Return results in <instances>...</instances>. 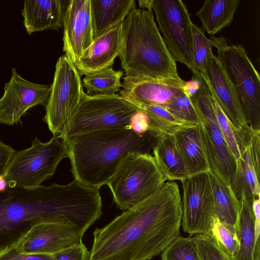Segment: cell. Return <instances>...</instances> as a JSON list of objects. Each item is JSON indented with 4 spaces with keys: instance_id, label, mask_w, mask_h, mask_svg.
<instances>
[{
    "instance_id": "obj_14",
    "label": "cell",
    "mask_w": 260,
    "mask_h": 260,
    "mask_svg": "<svg viewBox=\"0 0 260 260\" xmlns=\"http://www.w3.org/2000/svg\"><path fill=\"white\" fill-rule=\"evenodd\" d=\"M82 239L73 224L44 222L34 225L12 246L23 253L52 254L81 242Z\"/></svg>"
},
{
    "instance_id": "obj_38",
    "label": "cell",
    "mask_w": 260,
    "mask_h": 260,
    "mask_svg": "<svg viewBox=\"0 0 260 260\" xmlns=\"http://www.w3.org/2000/svg\"><path fill=\"white\" fill-rule=\"evenodd\" d=\"M129 128L138 135L147 132L149 131V122L146 114L139 110L131 118Z\"/></svg>"
},
{
    "instance_id": "obj_29",
    "label": "cell",
    "mask_w": 260,
    "mask_h": 260,
    "mask_svg": "<svg viewBox=\"0 0 260 260\" xmlns=\"http://www.w3.org/2000/svg\"><path fill=\"white\" fill-rule=\"evenodd\" d=\"M210 96L220 129L230 151L237 160L241 157L249 144L251 129L246 131L236 128L225 115L211 94Z\"/></svg>"
},
{
    "instance_id": "obj_3",
    "label": "cell",
    "mask_w": 260,
    "mask_h": 260,
    "mask_svg": "<svg viewBox=\"0 0 260 260\" xmlns=\"http://www.w3.org/2000/svg\"><path fill=\"white\" fill-rule=\"evenodd\" d=\"M156 138L149 131L138 135L131 129L119 128L85 133L64 142L75 180L100 188L107 185L126 155L149 154Z\"/></svg>"
},
{
    "instance_id": "obj_20",
    "label": "cell",
    "mask_w": 260,
    "mask_h": 260,
    "mask_svg": "<svg viewBox=\"0 0 260 260\" xmlns=\"http://www.w3.org/2000/svg\"><path fill=\"white\" fill-rule=\"evenodd\" d=\"M94 38L115 27L133 9L135 0H90Z\"/></svg>"
},
{
    "instance_id": "obj_21",
    "label": "cell",
    "mask_w": 260,
    "mask_h": 260,
    "mask_svg": "<svg viewBox=\"0 0 260 260\" xmlns=\"http://www.w3.org/2000/svg\"><path fill=\"white\" fill-rule=\"evenodd\" d=\"M152 149L156 164L167 180L181 181L187 178V172L178 149L175 136L157 137Z\"/></svg>"
},
{
    "instance_id": "obj_11",
    "label": "cell",
    "mask_w": 260,
    "mask_h": 260,
    "mask_svg": "<svg viewBox=\"0 0 260 260\" xmlns=\"http://www.w3.org/2000/svg\"><path fill=\"white\" fill-rule=\"evenodd\" d=\"M152 9L158 29L174 60L186 66L196 75L193 59L190 15L181 0H152Z\"/></svg>"
},
{
    "instance_id": "obj_17",
    "label": "cell",
    "mask_w": 260,
    "mask_h": 260,
    "mask_svg": "<svg viewBox=\"0 0 260 260\" xmlns=\"http://www.w3.org/2000/svg\"><path fill=\"white\" fill-rule=\"evenodd\" d=\"M184 80L123 78L119 95L126 101L163 107L183 93Z\"/></svg>"
},
{
    "instance_id": "obj_33",
    "label": "cell",
    "mask_w": 260,
    "mask_h": 260,
    "mask_svg": "<svg viewBox=\"0 0 260 260\" xmlns=\"http://www.w3.org/2000/svg\"><path fill=\"white\" fill-rule=\"evenodd\" d=\"M192 237L200 260H232L218 248L208 232Z\"/></svg>"
},
{
    "instance_id": "obj_24",
    "label": "cell",
    "mask_w": 260,
    "mask_h": 260,
    "mask_svg": "<svg viewBox=\"0 0 260 260\" xmlns=\"http://www.w3.org/2000/svg\"><path fill=\"white\" fill-rule=\"evenodd\" d=\"M230 188L240 202L243 197L252 206L254 200L260 197L259 180L255 174L250 154L249 144L241 158L236 160V168L230 182Z\"/></svg>"
},
{
    "instance_id": "obj_41",
    "label": "cell",
    "mask_w": 260,
    "mask_h": 260,
    "mask_svg": "<svg viewBox=\"0 0 260 260\" xmlns=\"http://www.w3.org/2000/svg\"><path fill=\"white\" fill-rule=\"evenodd\" d=\"M139 5L140 9L152 11V0H139Z\"/></svg>"
},
{
    "instance_id": "obj_36",
    "label": "cell",
    "mask_w": 260,
    "mask_h": 260,
    "mask_svg": "<svg viewBox=\"0 0 260 260\" xmlns=\"http://www.w3.org/2000/svg\"><path fill=\"white\" fill-rule=\"evenodd\" d=\"M0 260H54V258L51 254L21 253L11 246L0 250Z\"/></svg>"
},
{
    "instance_id": "obj_23",
    "label": "cell",
    "mask_w": 260,
    "mask_h": 260,
    "mask_svg": "<svg viewBox=\"0 0 260 260\" xmlns=\"http://www.w3.org/2000/svg\"><path fill=\"white\" fill-rule=\"evenodd\" d=\"M236 224L238 248L233 260H260V247L255 241L254 216L252 206L242 197Z\"/></svg>"
},
{
    "instance_id": "obj_30",
    "label": "cell",
    "mask_w": 260,
    "mask_h": 260,
    "mask_svg": "<svg viewBox=\"0 0 260 260\" xmlns=\"http://www.w3.org/2000/svg\"><path fill=\"white\" fill-rule=\"evenodd\" d=\"M207 232L218 248L226 256L233 260L238 245L235 226L221 221L214 215L212 217Z\"/></svg>"
},
{
    "instance_id": "obj_2",
    "label": "cell",
    "mask_w": 260,
    "mask_h": 260,
    "mask_svg": "<svg viewBox=\"0 0 260 260\" xmlns=\"http://www.w3.org/2000/svg\"><path fill=\"white\" fill-rule=\"evenodd\" d=\"M102 208L100 188L75 179L30 189L7 186L0 192V250L44 222L73 224L83 237L101 216Z\"/></svg>"
},
{
    "instance_id": "obj_13",
    "label": "cell",
    "mask_w": 260,
    "mask_h": 260,
    "mask_svg": "<svg viewBox=\"0 0 260 260\" xmlns=\"http://www.w3.org/2000/svg\"><path fill=\"white\" fill-rule=\"evenodd\" d=\"M51 89V84L26 80L13 68L11 79L5 83L4 94L0 98V124L14 125L19 122L31 108L37 105L46 107Z\"/></svg>"
},
{
    "instance_id": "obj_31",
    "label": "cell",
    "mask_w": 260,
    "mask_h": 260,
    "mask_svg": "<svg viewBox=\"0 0 260 260\" xmlns=\"http://www.w3.org/2000/svg\"><path fill=\"white\" fill-rule=\"evenodd\" d=\"M192 47L193 62L196 70L201 75H204L207 60L212 54V41L207 38L203 29L191 23Z\"/></svg>"
},
{
    "instance_id": "obj_39",
    "label": "cell",
    "mask_w": 260,
    "mask_h": 260,
    "mask_svg": "<svg viewBox=\"0 0 260 260\" xmlns=\"http://www.w3.org/2000/svg\"><path fill=\"white\" fill-rule=\"evenodd\" d=\"M15 151L13 148L0 140V175H3L6 171Z\"/></svg>"
},
{
    "instance_id": "obj_12",
    "label": "cell",
    "mask_w": 260,
    "mask_h": 260,
    "mask_svg": "<svg viewBox=\"0 0 260 260\" xmlns=\"http://www.w3.org/2000/svg\"><path fill=\"white\" fill-rule=\"evenodd\" d=\"M181 182L183 189L181 225L183 231L190 236L206 233L214 213L209 173H200Z\"/></svg>"
},
{
    "instance_id": "obj_7",
    "label": "cell",
    "mask_w": 260,
    "mask_h": 260,
    "mask_svg": "<svg viewBox=\"0 0 260 260\" xmlns=\"http://www.w3.org/2000/svg\"><path fill=\"white\" fill-rule=\"evenodd\" d=\"M217 50V58L233 83L247 123L253 131H260V77L241 44L229 45L221 37H210Z\"/></svg>"
},
{
    "instance_id": "obj_9",
    "label": "cell",
    "mask_w": 260,
    "mask_h": 260,
    "mask_svg": "<svg viewBox=\"0 0 260 260\" xmlns=\"http://www.w3.org/2000/svg\"><path fill=\"white\" fill-rule=\"evenodd\" d=\"M190 99L197 114L200 137L209 168V172L230 186L236 170V160L220 129L210 93L202 78L198 92Z\"/></svg>"
},
{
    "instance_id": "obj_34",
    "label": "cell",
    "mask_w": 260,
    "mask_h": 260,
    "mask_svg": "<svg viewBox=\"0 0 260 260\" xmlns=\"http://www.w3.org/2000/svg\"><path fill=\"white\" fill-rule=\"evenodd\" d=\"M163 107L181 120L199 124L197 114L191 100L184 93Z\"/></svg>"
},
{
    "instance_id": "obj_28",
    "label": "cell",
    "mask_w": 260,
    "mask_h": 260,
    "mask_svg": "<svg viewBox=\"0 0 260 260\" xmlns=\"http://www.w3.org/2000/svg\"><path fill=\"white\" fill-rule=\"evenodd\" d=\"M123 74V71H115L112 66L89 73L83 79V87L86 88V94L91 96L113 94L120 91Z\"/></svg>"
},
{
    "instance_id": "obj_35",
    "label": "cell",
    "mask_w": 260,
    "mask_h": 260,
    "mask_svg": "<svg viewBox=\"0 0 260 260\" xmlns=\"http://www.w3.org/2000/svg\"><path fill=\"white\" fill-rule=\"evenodd\" d=\"M54 260H89L90 252L80 242L52 254Z\"/></svg>"
},
{
    "instance_id": "obj_6",
    "label": "cell",
    "mask_w": 260,
    "mask_h": 260,
    "mask_svg": "<svg viewBox=\"0 0 260 260\" xmlns=\"http://www.w3.org/2000/svg\"><path fill=\"white\" fill-rule=\"evenodd\" d=\"M66 157V143L57 136L46 143L36 137L28 148L15 151L3 175L9 187L34 188L50 179Z\"/></svg>"
},
{
    "instance_id": "obj_18",
    "label": "cell",
    "mask_w": 260,
    "mask_h": 260,
    "mask_svg": "<svg viewBox=\"0 0 260 260\" xmlns=\"http://www.w3.org/2000/svg\"><path fill=\"white\" fill-rule=\"evenodd\" d=\"M122 24L94 38L75 64L80 76L112 66L121 50Z\"/></svg>"
},
{
    "instance_id": "obj_22",
    "label": "cell",
    "mask_w": 260,
    "mask_h": 260,
    "mask_svg": "<svg viewBox=\"0 0 260 260\" xmlns=\"http://www.w3.org/2000/svg\"><path fill=\"white\" fill-rule=\"evenodd\" d=\"M175 136L187 177L209 172V168L203 149L199 125L180 132Z\"/></svg>"
},
{
    "instance_id": "obj_4",
    "label": "cell",
    "mask_w": 260,
    "mask_h": 260,
    "mask_svg": "<svg viewBox=\"0 0 260 260\" xmlns=\"http://www.w3.org/2000/svg\"><path fill=\"white\" fill-rule=\"evenodd\" d=\"M122 35L119 57L125 77L181 79L152 11L136 8L131 10L122 22Z\"/></svg>"
},
{
    "instance_id": "obj_32",
    "label": "cell",
    "mask_w": 260,
    "mask_h": 260,
    "mask_svg": "<svg viewBox=\"0 0 260 260\" xmlns=\"http://www.w3.org/2000/svg\"><path fill=\"white\" fill-rule=\"evenodd\" d=\"M161 260H200L192 236H178L161 252Z\"/></svg>"
},
{
    "instance_id": "obj_42",
    "label": "cell",
    "mask_w": 260,
    "mask_h": 260,
    "mask_svg": "<svg viewBox=\"0 0 260 260\" xmlns=\"http://www.w3.org/2000/svg\"><path fill=\"white\" fill-rule=\"evenodd\" d=\"M7 187V183L3 175H0V192L4 191Z\"/></svg>"
},
{
    "instance_id": "obj_25",
    "label": "cell",
    "mask_w": 260,
    "mask_h": 260,
    "mask_svg": "<svg viewBox=\"0 0 260 260\" xmlns=\"http://www.w3.org/2000/svg\"><path fill=\"white\" fill-rule=\"evenodd\" d=\"M240 3L239 0H206L195 15L202 28L213 36L232 23Z\"/></svg>"
},
{
    "instance_id": "obj_26",
    "label": "cell",
    "mask_w": 260,
    "mask_h": 260,
    "mask_svg": "<svg viewBox=\"0 0 260 260\" xmlns=\"http://www.w3.org/2000/svg\"><path fill=\"white\" fill-rule=\"evenodd\" d=\"M148 117L149 131L156 137L162 135H174L197 126L198 124L181 120L172 115L164 107L127 101Z\"/></svg>"
},
{
    "instance_id": "obj_5",
    "label": "cell",
    "mask_w": 260,
    "mask_h": 260,
    "mask_svg": "<svg viewBox=\"0 0 260 260\" xmlns=\"http://www.w3.org/2000/svg\"><path fill=\"white\" fill-rule=\"evenodd\" d=\"M167 181L148 153L132 152L122 160L107 183L113 201L127 210L159 188Z\"/></svg>"
},
{
    "instance_id": "obj_10",
    "label": "cell",
    "mask_w": 260,
    "mask_h": 260,
    "mask_svg": "<svg viewBox=\"0 0 260 260\" xmlns=\"http://www.w3.org/2000/svg\"><path fill=\"white\" fill-rule=\"evenodd\" d=\"M85 94L81 76L75 64L64 54L61 55L55 65L43 118L53 136L60 138L65 133Z\"/></svg>"
},
{
    "instance_id": "obj_40",
    "label": "cell",
    "mask_w": 260,
    "mask_h": 260,
    "mask_svg": "<svg viewBox=\"0 0 260 260\" xmlns=\"http://www.w3.org/2000/svg\"><path fill=\"white\" fill-rule=\"evenodd\" d=\"M201 84V78L199 72L193 75L191 80L186 81L183 86V93L189 98L195 96L198 92Z\"/></svg>"
},
{
    "instance_id": "obj_15",
    "label": "cell",
    "mask_w": 260,
    "mask_h": 260,
    "mask_svg": "<svg viewBox=\"0 0 260 260\" xmlns=\"http://www.w3.org/2000/svg\"><path fill=\"white\" fill-rule=\"evenodd\" d=\"M199 75L211 95L234 126L238 129H251L236 89L217 57L213 54L210 56L207 60L205 74Z\"/></svg>"
},
{
    "instance_id": "obj_16",
    "label": "cell",
    "mask_w": 260,
    "mask_h": 260,
    "mask_svg": "<svg viewBox=\"0 0 260 260\" xmlns=\"http://www.w3.org/2000/svg\"><path fill=\"white\" fill-rule=\"evenodd\" d=\"M63 28V51L76 64L94 39L90 0H69Z\"/></svg>"
},
{
    "instance_id": "obj_37",
    "label": "cell",
    "mask_w": 260,
    "mask_h": 260,
    "mask_svg": "<svg viewBox=\"0 0 260 260\" xmlns=\"http://www.w3.org/2000/svg\"><path fill=\"white\" fill-rule=\"evenodd\" d=\"M260 131L251 129L250 138V154L252 163L257 176L259 180L260 177Z\"/></svg>"
},
{
    "instance_id": "obj_1",
    "label": "cell",
    "mask_w": 260,
    "mask_h": 260,
    "mask_svg": "<svg viewBox=\"0 0 260 260\" xmlns=\"http://www.w3.org/2000/svg\"><path fill=\"white\" fill-rule=\"evenodd\" d=\"M178 184L169 181L149 197L93 232L89 260H149L180 235Z\"/></svg>"
},
{
    "instance_id": "obj_27",
    "label": "cell",
    "mask_w": 260,
    "mask_h": 260,
    "mask_svg": "<svg viewBox=\"0 0 260 260\" xmlns=\"http://www.w3.org/2000/svg\"><path fill=\"white\" fill-rule=\"evenodd\" d=\"M209 174L214 202V215L221 221L235 226L240 211V202L230 186Z\"/></svg>"
},
{
    "instance_id": "obj_8",
    "label": "cell",
    "mask_w": 260,
    "mask_h": 260,
    "mask_svg": "<svg viewBox=\"0 0 260 260\" xmlns=\"http://www.w3.org/2000/svg\"><path fill=\"white\" fill-rule=\"evenodd\" d=\"M138 109L119 94L91 96L85 93L65 133L64 141L89 132L119 128L129 129L132 116Z\"/></svg>"
},
{
    "instance_id": "obj_19",
    "label": "cell",
    "mask_w": 260,
    "mask_h": 260,
    "mask_svg": "<svg viewBox=\"0 0 260 260\" xmlns=\"http://www.w3.org/2000/svg\"><path fill=\"white\" fill-rule=\"evenodd\" d=\"M69 0H26L21 14L23 26L30 35L37 31L63 27Z\"/></svg>"
}]
</instances>
